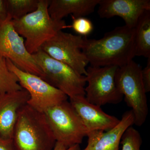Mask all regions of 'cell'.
Segmentation results:
<instances>
[{"instance_id": "6da1fadb", "label": "cell", "mask_w": 150, "mask_h": 150, "mask_svg": "<svg viewBox=\"0 0 150 150\" xmlns=\"http://www.w3.org/2000/svg\"><path fill=\"white\" fill-rule=\"evenodd\" d=\"M82 51L91 66H124L135 57L134 28L119 26L98 40L84 37Z\"/></svg>"}, {"instance_id": "7a4b0ae2", "label": "cell", "mask_w": 150, "mask_h": 150, "mask_svg": "<svg viewBox=\"0 0 150 150\" xmlns=\"http://www.w3.org/2000/svg\"><path fill=\"white\" fill-rule=\"evenodd\" d=\"M12 139L16 150H53L56 142L44 113L27 104L19 111Z\"/></svg>"}, {"instance_id": "3957f363", "label": "cell", "mask_w": 150, "mask_h": 150, "mask_svg": "<svg viewBox=\"0 0 150 150\" xmlns=\"http://www.w3.org/2000/svg\"><path fill=\"white\" fill-rule=\"evenodd\" d=\"M49 0H39L37 8L18 19L13 20L16 32L25 40V44L30 54H33L41 49L46 41L57 33L70 28L64 20L56 21L48 11Z\"/></svg>"}, {"instance_id": "277c9868", "label": "cell", "mask_w": 150, "mask_h": 150, "mask_svg": "<svg viewBox=\"0 0 150 150\" xmlns=\"http://www.w3.org/2000/svg\"><path fill=\"white\" fill-rule=\"evenodd\" d=\"M141 66L133 60L118 67L115 80L118 90L134 113V124L142 126L146 120L149 107L142 77Z\"/></svg>"}, {"instance_id": "5b68a950", "label": "cell", "mask_w": 150, "mask_h": 150, "mask_svg": "<svg viewBox=\"0 0 150 150\" xmlns=\"http://www.w3.org/2000/svg\"><path fill=\"white\" fill-rule=\"evenodd\" d=\"M32 56L43 73L44 81L69 98L85 96V76L80 74L69 66L51 58L41 49Z\"/></svg>"}, {"instance_id": "8992f818", "label": "cell", "mask_w": 150, "mask_h": 150, "mask_svg": "<svg viewBox=\"0 0 150 150\" xmlns=\"http://www.w3.org/2000/svg\"><path fill=\"white\" fill-rule=\"evenodd\" d=\"M56 142L66 148L80 145L88 131L68 100L48 108L44 112Z\"/></svg>"}, {"instance_id": "52a82bcc", "label": "cell", "mask_w": 150, "mask_h": 150, "mask_svg": "<svg viewBox=\"0 0 150 150\" xmlns=\"http://www.w3.org/2000/svg\"><path fill=\"white\" fill-rule=\"evenodd\" d=\"M0 57L8 59L21 70L43 79V73L26 49L23 38L15 29L7 14L0 19Z\"/></svg>"}, {"instance_id": "ba28073f", "label": "cell", "mask_w": 150, "mask_h": 150, "mask_svg": "<svg viewBox=\"0 0 150 150\" xmlns=\"http://www.w3.org/2000/svg\"><path fill=\"white\" fill-rule=\"evenodd\" d=\"M6 61L9 69L16 76L19 84L29 93L27 104L30 107L44 112L68 100L69 98L65 94L40 77L21 70L8 59Z\"/></svg>"}, {"instance_id": "9c48e42d", "label": "cell", "mask_w": 150, "mask_h": 150, "mask_svg": "<svg viewBox=\"0 0 150 150\" xmlns=\"http://www.w3.org/2000/svg\"><path fill=\"white\" fill-rule=\"evenodd\" d=\"M118 67L90 66L86 75L87 86L85 88V97L89 102L101 107L107 104L120 103L123 98L118 90L115 78Z\"/></svg>"}, {"instance_id": "30bf717a", "label": "cell", "mask_w": 150, "mask_h": 150, "mask_svg": "<svg viewBox=\"0 0 150 150\" xmlns=\"http://www.w3.org/2000/svg\"><path fill=\"white\" fill-rule=\"evenodd\" d=\"M84 40V37L60 30L46 41L40 49L80 74L86 76L89 62L82 51Z\"/></svg>"}, {"instance_id": "8fae6325", "label": "cell", "mask_w": 150, "mask_h": 150, "mask_svg": "<svg viewBox=\"0 0 150 150\" xmlns=\"http://www.w3.org/2000/svg\"><path fill=\"white\" fill-rule=\"evenodd\" d=\"M98 13L102 18L119 16L125 25L136 27L139 19L145 12L150 11L149 0H100Z\"/></svg>"}, {"instance_id": "7c38bea8", "label": "cell", "mask_w": 150, "mask_h": 150, "mask_svg": "<svg viewBox=\"0 0 150 150\" xmlns=\"http://www.w3.org/2000/svg\"><path fill=\"white\" fill-rule=\"evenodd\" d=\"M69 99L70 103L85 126L88 133L95 131H108L120 121L115 116L105 113L100 106L89 102L85 96L74 97Z\"/></svg>"}, {"instance_id": "4fadbf2b", "label": "cell", "mask_w": 150, "mask_h": 150, "mask_svg": "<svg viewBox=\"0 0 150 150\" xmlns=\"http://www.w3.org/2000/svg\"><path fill=\"white\" fill-rule=\"evenodd\" d=\"M132 110L124 112L119 123L107 131H95L88 133V144L83 150H119L123 133L134 124Z\"/></svg>"}, {"instance_id": "5bb4252c", "label": "cell", "mask_w": 150, "mask_h": 150, "mask_svg": "<svg viewBox=\"0 0 150 150\" xmlns=\"http://www.w3.org/2000/svg\"><path fill=\"white\" fill-rule=\"evenodd\" d=\"M29 94L25 90L0 94V135L12 139L20 109L27 104Z\"/></svg>"}, {"instance_id": "9a60e30c", "label": "cell", "mask_w": 150, "mask_h": 150, "mask_svg": "<svg viewBox=\"0 0 150 150\" xmlns=\"http://www.w3.org/2000/svg\"><path fill=\"white\" fill-rule=\"evenodd\" d=\"M100 0H51L48 11L52 19L61 21L69 15L74 18L85 17L93 12Z\"/></svg>"}, {"instance_id": "2e32d148", "label": "cell", "mask_w": 150, "mask_h": 150, "mask_svg": "<svg viewBox=\"0 0 150 150\" xmlns=\"http://www.w3.org/2000/svg\"><path fill=\"white\" fill-rule=\"evenodd\" d=\"M135 56L150 58V11L145 12L134 28Z\"/></svg>"}, {"instance_id": "e0dca14e", "label": "cell", "mask_w": 150, "mask_h": 150, "mask_svg": "<svg viewBox=\"0 0 150 150\" xmlns=\"http://www.w3.org/2000/svg\"><path fill=\"white\" fill-rule=\"evenodd\" d=\"M39 0H6V13L13 20L18 19L37 8Z\"/></svg>"}, {"instance_id": "ac0fdd59", "label": "cell", "mask_w": 150, "mask_h": 150, "mask_svg": "<svg viewBox=\"0 0 150 150\" xmlns=\"http://www.w3.org/2000/svg\"><path fill=\"white\" fill-rule=\"evenodd\" d=\"M22 88L16 76L9 69L6 59L0 57V94L16 91Z\"/></svg>"}, {"instance_id": "d6986e66", "label": "cell", "mask_w": 150, "mask_h": 150, "mask_svg": "<svg viewBox=\"0 0 150 150\" xmlns=\"http://www.w3.org/2000/svg\"><path fill=\"white\" fill-rule=\"evenodd\" d=\"M142 142L139 132L131 126L123 133L120 144L122 145V150H141Z\"/></svg>"}, {"instance_id": "ffe728a7", "label": "cell", "mask_w": 150, "mask_h": 150, "mask_svg": "<svg viewBox=\"0 0 150 150\" xmlns=\"http://www.w3.org/2000/svg\"><path fill=\"white\" fill-rule=\"evenodd\" d=\"M73 21L70 28H72L78 35L86 37L91 33L93 29V25L90 20L85 17L74 18L72 17Z\"/></svg>"}, {"instance_id": "44dd1931", "label": "cell", "mask_w": 150, "mask_h": 150, "mask_svg": "<svg viewBox=\"0 0 150 150\" xmlns=\"http://www.w3.org/2000/svg\"><path fill=\"white\" fill-rule=\"evenodd\" d=\"M142 77L146 93L150 91V58L148 59L146 66L142 70Z\"/></svg>"}, {"instance_id": "7402d4cb", "label": "cell", "mask_w": 150, "mask_h": 150, "mask_svg": "<svg viewBox=\"0 0 150 150\" xmlns=\"http://www.w3.org/2000/svg\"><path fill=\"white\" fill-rule=\"evenodd\" d=\"M0 150H16L12 139L5 138L0 135Z\"/></svg>"}, {"instance_id": "603a6c76", "label": "cell", "mask_w": 150, "mask_h": 150, "mask_svg": "<svg viewBox=\"0 0 150 150\" xmlns=\"http://www.w3.org/2000/svg\"><path fill=\"white\" fill-rule=\"evenodd\" d=\"M53 150H81V149L80 145H76L69 148H67L62 144L56 142Z\"/></svg>"}, {"instance_id": "cb8c5ba5", "label": "cell", "mask_w": 150, "mask_h": 150, "mask_svg": "<svg viewBox=\"0 0 150 150\" xmlns=\"http://www.w3.org/2000/svg\"><path fill=\"white\" fill-rule=\"evenodd\" d=\"M5 1L0 0V19L6 15Z\"/></svg>"}]
</instances>
